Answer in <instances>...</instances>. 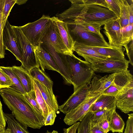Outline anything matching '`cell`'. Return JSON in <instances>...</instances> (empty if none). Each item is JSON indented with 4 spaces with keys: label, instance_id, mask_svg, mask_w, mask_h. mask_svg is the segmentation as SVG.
Listing matches in <instances>:
<instances>
[{
    "label": "cell",
    "instance_id": "obj_13",
    "mask_svg": "<svg viewBox=\"0 0 133 133\" xmlns=\"http://www.w3.org/2000/svg\"><path fill=\"white\" fill-rule=\"evenodd\" d=\"M35 53L36 66L41 68L44 72L45 69L57 72L60 74L59 69L52 57L42 46L33 48Z\"/></svg>",
    "mask_w": 133,
    "mask_h": 133
},
{
    "label": "cell",
    "instance_id": "obj_21",
    "mask_svg": "<svg viewBox=\"0 0 133 133\" xmlns=\"http://www.w3.org/2000/svg\"><path fill=\"white\" fill-rule=\"evenodd\" d=\"M116 108L115 97L101 94L92 104L89 112L104 109H116Z\"/></svg>",
    "mask_w": 133,
    "mask_h": 133
},
{
    "label": "cell",
    "instance_id": "obj_8",
    "mask_svg": "<svg viewBox=\"0 0 133 133\" xmlns=\"http://www.w3.org/2000/svg\"><path fill=\"white\" fill-rule=\"evenodd\" d=\"M101 94L93 97H88L76 107L65 114L63 121L71 125L78 121H81L87 114L93 103Z\"/></svg>",
    "mask_w": 133,
    "mask_h": 133
},
{
    "label": "cell",
    "instance_id": "obj_32",
    "mask_svg": "<svg viewBox=\"0 0 133 133\" xmlns=\"http://www.w3.org/2000/svg\"><path fill=\"white\" fill-rule=\"evenodd\" d=\"M92 112H88L79 122L77 128V133H88L90 127Z\"/></svg>",
    "mask_w": 133,
    "mask_h": 133
},
{
    "label": "cell",
    "instance_id": "obj_35",
    "mask_svg": "<svg viewBox=\"0 0 133 133\" xmlns=\"http://www.w3.org/2000/svg\"><path fill=\"white\" fill-rule=\"evenodd\" d=\"M77 19L86 31L99 35L102 34L100 31L101 26L100 24L88 23L80 19Z\"/></svg>",
    "mask_w": 133,
    "mask_h": 133
},
{
    "label": "cell",
    "instance_id": "obj_46",
    "mask_svg": "<svg viewBox=\"0 0 133 133\" xmlns=\"http://www.w3.org/2000/svg\"><path fill=\"white\" fill-rule=\"evenodd\" d=\"M127 8L129 14V24H133V4L132 3L129 4L128 3Z\"/></svg>",
    "mask_w": 133,
    "mask_h": 133
},
{
    "label": "cell",
    "instance_id": "obj_20",
    "mask_svg": "<svg viewBox=\"0 0 133 133\" xmlns=\"http://www.w3.org/2000/svg\"><path fill=\"white\" fill-rule=\"evenodd\" d=\"M34 81L37 86L42 95L46 105L48 112L51 110L56 112L58 110V105L57 98L54 94L53 91L36 80Z\"/></svg>",
    "mask_w": 133,
    "mask_h": 133
},
{
    "label": "cell",
    "instance_id": "obj_43",
    "mask_svg": "<svg viewBox=\"0 0 133 133\" xmlns=\"http://www.w3.org/2000/svg\"><path fill=\"white\" fill-rule=\"evenodd\" d=\"M88 133H105L101 128L98 124L91 123Z\"/></svg>",
    "mask_w": 133,
    "mask_h": 133
},
{
    "label": "cell",
    "instance_id": "obj_45",
    "mask_svg": "<svg viewBox=\"0 0 133 133\" xmlns=\"http://www.w3.org/2000/svg\"><path fill=\"white\" fill-rule=\"evenodd\" d=\"M79 122H77L68 128L63 129L64 133H76Z\"/></svg>",
    "mask_w": 133,
    "mask_h": 133
},
{
    "label": "cell",
    "instance_id": "obj_16",
    "mask_svg": "<svg viewBox=\"0 0 133 133\" xmlns=\"http://www.w3.org/2000/svg\"><path fill=\"white\" fill-rule=\"evenodd\" d=\"M114 78V73L99 78L94 76L90 82L88 90L89 97H95L101 94L112 84Z\"/></svg>",
    "mask_w": 133,
    "mask_h": 133
},
{
    "label": "cell",
    "instance_id": "obj_30",
    "mask_svg": "<svg viewBox=\"0 0 133 133\" xmlns=\"http://www.w3.org/2000/svg\"><path fill=\"white\" fill-rule=\"evenodd\" d=\"M133 24H129L122 28L121 30L122 39L121 44L122 46L128 44L133 40Z\"/></svg>",
    "mask_w": 133,
    "mask_h": 133
},
{
    "label": "cell",
    "instance_id": "obj_2",
    "mask_svg": "<svg viewBox=\"0 0 133 133\" xmlns=\"http://www.w3.org/2000/svg\"><path fill=\"white\" fill-rule=\"evenodd\" d=\"M71 69L72 77L71 84L74 87V91L79 87L89 83L94 77L95 71L90 63L82 60L74 54L66 55Z\"/></svg>",
    "mask_w": 133,
    "mask_h": 133
},
{
    "label": "cell",
    "instance_id": "obj_37",
    "mask_svg": "<svg viewBox=\"0 0 133 133\" xmlns=\"http://www.w3.org/2000/svg\"><path fill=\"white\" fill-rule=\"evenodd\" d=\"M14 83L8 75L0 68V89L10 88Z\"/></svg>",
    "mask_w": 133,
    "mask_h": 133
},
{
    "label": "cell",
    "instance_id": "obj_11",
    "mask_svg": "<svg viewBox=\"0 0 133 133\" xmlns=\"http://www.w3.org/2000/svg\"><path fill=\"white\" fill-rule=\"evenodd\" d=\"M116 107L122 112L133 111V81L120 91L116 97Z\"/></svg>",
    "mask_w": 133,
    "mask_h": 133
},
{
    "label": "cell",
    "instance_id": "obj_33",
    "mask_svg": "<svg viewBox=\"0 0 133 133\" xmlns=\"http://www.w3.org/2000/svg\"><path fill=\"white\" fill-rule=\"evenodd\" d=\"M23 95L37 112L39 115L43 116L42 111L37 101L34 89L30 91Z\"/></svg>",
    "mask_w": 133,
    "mask_h": 133
},
{
    "label": "cell",
    "instance_id": "obj_17",
    "mask_svg": "<svg viewBox=\"0 0 133 133\" xmlns=\"http://www.w3.org/2000/svg\"><path fill=\"white\" fill-rule=\"evenodd\" d=\"M74 51L79 56L83 57L85 61L91 64L99 63L102 62L107 58L100 55L91 49L89 46L75 42Z\"/></svg>",
    "mask_w": 133,
    "mask_h": 133
},
{
    "label": "cell",
    "instance_id": "obj_12",
    "mask_svg": "<svg viewBox=\"0 0 133 133\" xmlns=\"http://www.w3.org/2000/svg\"><path fill=\"white\" fill-rule=\"evenodd\" d=\"M129 63L125 58L118 60L107 59L101 63L91 64V66L95 72L114 73L128 69Z\"/></svg>",
    "mask_w": 133,
    "mask_h": 133
},
{
    "label": "cell",
    "instance_id": "obj_49",
    "mask_svg": "<svg viewBox=\"0 0 133 133\" xmlns=\"http://www.w3.org/2000/svg\"><path fill=\"white\" fill-rule=\"evenodd\" d=\"M5 127L0 125V133H5Z\"/></svg>",
    "mask_w": 133,
    "mask_h": 133
},
{
    "label": "cell",
    "instance_id": "obj_18",
    "mask_svg": "<svg viewBox=\"0 0 133 133\" xmlns=\"http://www.w3.org/2000/svg\"><path fill=\"white\" fill-rule=\"evenodd\" d=\"M51 18L52 22L57 27L65 45L70 51L73 53L75 42L70 34L66 23L56 17L54 16Z\"/></svg>",
    "mask_w": 133,
    "mask_h": 133
},
{
    "label": "cell",
    "instance_id": "obj_26",
    "mask_svg": "<svg viewBox=\"0 0 133 133\" xmlns=\"http://www.w3.org/2000/svg\"><path fill=\"white\" fill-rule=\"evenodd\" d=\"M109 131L113 133H122L125 123L121 116L114 110L109 121Z\"/></svg>",
    "mask_w": 133,
    "mask_h": 133
},
{
    "label": "cell",
    "instance_id": "obj_4",
    "mask_svg": "<svg viewBox=\"0 0 133 133\" xmlns=\"http://www.w3.org/2000/svg\"><path fill=\"white\" fill-rule=\"evenodd\" d=\"M51 22V17L43 15L37 20L20 27L33 48L42 45Z\"/></svg>",
    "mask_w": 133,
    "mask_h": 133
},
{
    "label": "cell",
    "instance_id": "obj_50",
    "mask_svg": "<svg viewBox=\"0 0 133 133\" xmlns=\"http://www.w3.org/2000/svg\"><path fill=\"white\" fill-rule=\"evenodd\" d=\"M46 133H58L57 131L54 130L51 132H48Z\"/></svg>",
    "mask_w": 133,
    "mask_h": 133
},
{
    "label": "cell",
    "instance_id": "obj_39",
    "mask_svg": "<svg viewBox=\"0 0 133 133\" xmlns=\"http://www.w3.org/2000/svg\"><path fill=\"white\" fill-rule=\"evenodd\" d=\"M126 50V54L129 59V61L131 65L133 66V40H131L128 44L123 46Z\"/></svg>",
    "mask_w": 133,
    "mask_h": 133
},
{
    "label": "cell",
    "instance_id": "obj_38",
    "mask_svg": "<svg viewBox=\"0 0 133 133\" xmlns=\"http://www.w3.org/2000/svg\"><path fill=\"white\" fill-rule=\"evenodd\" d=\"M108 9L113 12L117 17L119 16L120 11L121 0H105Z\"/></svg>",
    "mask_w": 133,
    "mask_h": 133
},
{
    "label": "cell",
    "instance_id": "obj_27",
    "mask_svg": "<svg viewBox=\"0 0 133 133\" xmlns=\"http://www.w3.org/2000/svg\"><path fill=\"white\" fill-rule=\"evenodd\" d=\"M0 68L8 75L14 83L13 85L10 88L22 94H25L19 79L13 71L12 67L0 66Z\"/></svg>",
    "mask_w": 133,
    "mask_h": 133
},
{
    "label": "cell",
    "instance_id": "obj_19",
    "mask_svg": "<svg viewBox=\"0 0 133 133\" xmlns=\"http://www.w3.org/2000/svg\"><path fill=\"white\" fill-rule=\"evenodd\" d=\"M89 46L100 55L109 59L118 60L125 58L124 52L125 49L123 46Z\"/></svg>",
    "mask_w": 133,
    "mask_h": 133
},
{
    "label": "cell",
    "instance_id": "obj_14",
    "mask_svg": "<svg viewBox=\"0 0 133 133\" xmlns=\"http://www.w3.org/2000/svg\"><path fill=\"white\" fill-rule=\"evenodd\" d=\"M44 38L47 39L49 41L51 46L57 52L70 56L74 54L67 48L65 45L57 27L52 21Z\"/></svg>",
    "mask_w": 133,
    "mask_h": 133
},
{
    "label": "cell",
    "instance_id": "obj_6",
    "mask_svg": "<svg viewBox=\"0 0 133 133\" xmlns=\"http://www.w3.org/2000/svg\"><path fill=\"white\" fill-rule=\"evenodd\" d=\"M85 4L87 10L83 20L86 22L98 24L102 26L117 18L113 12L105 7L94 4Z\"/></svg>",
    "mask_w": 133,
    "mask_h": 133
},
{
    "label": "cell",
    "instance_id": "obj_9",
    "mask_svg": "<svg viewBox=\"0 0 133 133\" xmlns=\"http://www.w3.org/2000/svg\"><path fill=\"white\" fill-rule=\"evenodd\" d=\"M89 83L84 84L78 88L63 104L58 106V110L66 114L88 98Z\"/></svg>",
    "mask_w": 133,
    "mask_h": 133
},
{
    "label": "cell",
    "instance_id": "obj_23",
    "mask_svg": "<svg viewBox=\"0 0 133 133\" xmlns=\"http://www.w3.org/2000/svg\"><path fill=\"white\" fill-rule=\"evenodd\" d=\"M114 74V78L111 85L114 86L119 91L133 81V76L128 69Z\"/></svg>",
    "mask_w": 133,
    "mask_h": 133
},
{
    "label": "cell",
    "instance_id": "obj_1",
    "mask_svg": "<svg viewBox=\"0 0 133 133\" xmlns=\"http://www.w3.org/2000/svg\"><path fill=\"white\" fill-rule=\"evenodd\" d=\"M4 103L15 119L27 129H40L44 125V117L38 114L23 95L9 88L0 90Z\"/></svg>",
    "mask_w": 133,
    "mask_h": 133
},
{
    "label": "cell",
    "instance_id": "obj_51",
    "mask_svg": "<svg viewBox=\"0 0 133 133\" xmlns=\"http://www.w3.org/2000/svg\"><path fill=\"white\" fill-rule=\"evenodd\" d=\"M1 89H0V90Z\"/></svg>",
    "mask_w": 133,
    "mask_h": 133
},
{
    "label": "cell",
    "instance_id": "obj_48",
    "mask_svg": "<svg viewBox=\"0 0 133 133\" xmlns=\"http://www.w3.org/2000/svg\"><path fill=\"white\" fill-rule=\"evenodd\" d=\"M27 0H16V3L18 5H21L26 3Z\"/></svg>",
    "mask_w": 133,
    "mask_h": 133
},
{
    "label": "cell",
    "instance_id": "obj_36",
    "mask_svg": "<svg viewBox=\"0 0 133 133\" xmlns=\"http://www.w3.org/2000/svg\"><path fill=\"white\" fill-rule=\"evenodd\" d=\"M5 0H0V58H4L5 49L3 41L2 10Z\"/></svg>",
    "mask_w": 133,
    "mask_h": 133
},
{
    "label": "cell",
    "instance_id": "obj_7",
    "mask_svg": "<svg viewBox=\"0 0 133 133\" xmlns=\"http://www.w3.org/2000/svg\"><path fill=\"white\" fill-rule=\"evenodd\" d=\"M42 44L45 45L46 48L45 49L52 57L65 83L71 84V81L72 77L71 71L70 64L66 58V55L56 52L49 41L45 38L43 39Z\"/></svg>",
    "mask_w": 133,
    "mask_h": 133
},
{
    "label": "cell",
    "instance_id": "obj_15",
    "mask_svg": "<svg viewBox=\"0 0 133 133\" xmlns=\"http://www.w3.org/2000/svg\"><path fill=\"white\" fill-rule=\"evenodd\" d=\"M104 25L103 32L108 38L110 46H122L121 44L122 28L117 18L109 21Z\"/></svg>",
    "mask_w": 133,
    "mask_h": 133
},
{
    "label": "cell",
    "instance_id": "obj_47",
    "mask_svg": "<svg viewBox=\"0 0 133 133\" xmlns=\"http://www.w3.org/2000/svg\"><path fill=\"white\" fill-rule=\"evenodd\" d=\"M2 106V104L0 100V125L5 127L6 122L3 111Z\"/></svg>",
    "mask_w": 133,
    "mask_h": 133
},
{
    "label": "cell",
    "instance_id": "obj_24",
    "mask_svg": "<svg viewBox=\"0 0 133 133\" xmlns=\"http://www.w3.org/2000/svg\"><path fill=\"white\" fill-rule=\"evenodd\" d=\"M29 72L33 79H35L53 91V82L44 72L41 70L39 67L36 66L31 69Z\"/></svg>",
    "mask_w": 133,
    "mask_h": 133
},
{
    "label": "cell",
    "instance_id": "obj_5",
    "mask_svg": "<svg viewBox=\"0 0 133 133\" xmlns=\"http://www.w3.org/2000/svg\"><path fill=\"white\" fill-rule=\"evenodd\" d=\"M21 51L22 61L21 66L29 71L36 66L35 56L33 47L19 26L12 25Z\"/></svg>",
    "mask_w": 133,
    "mask_h": 133
},
{
    "label": "cell",
    "instance_id": "obj_3",
    "mask_svg": "<svg viewBox=\"0 0 133 133\" xmlns=\"http://www.w3.org/2000/svg\"><path fill=\"white\" fill-rule=\"evenodd\" d=\"M75 42L89 46H110L102 34L99 35L86 31L77 19L64 21Z\"/></svg>",
    "mask_w": 133,
    "mask_h": 133
},
{
    "label": "cell",
    "instance_id": "obj_29",
    "mask_svg": "<svg viewBox=\"0 0 133 133\" xmlns=\"http://www.w3.org/2000/svg\"><path fill=\"white\" fill-rule=\"evenodd\" d=\"M116 109H104L92 112L91 122L98 124L102 121L108 119L109 121L113 112Z\"/></svg>",
    "mask_w": 133,
    "mask_h": 133
},
{
    "label": "cell",
    "instance_id": "obj_44",
    "mask_svg": "<svg viewBox=\"0 0 133 133\" xmlns=\"http://www.w3.org/2000/svg\"><path fill=\"white\" fill-rule=\"evenodd\" d=\"M101 129L105 133H107L109 130V121L106 119L98 123Z\"/></svg>",
    "mask_w": 133,
    "mask_h": 133
},
{
    "label": "cell",
    "instance_id": "obj_10",
    "mask_svg": "<svg viewBox=\"0 0 133 133\" xmlns=\"http://www.w3.org/2000/svg\"><path fill=\"white\" fill-rule=\"evenodd\" d=\"M3 41L5 49L11 52L15 56L16 60L22 63V54L12 25L9 23L8 19L3 29Z\"/></svg>",
    "mask_w": 133,
    "mask_h": 133
},
{
    "label": "cell",
    "instance_id": "obj_22",
    "mask_svg": "<svg viewBox=\"0 0 133 133\" xmlns=\"http://www.w3.org/2000/svg\"><path fill=\"white\" fill-rule=\"evenodd\" d=\"M12 69L19 79L26 93L34 89V80L29 71L21 66L15 65L12 67Z\"/></svg>",
    "mask_w": 133,
    "mask_h": 133
},
{
    "label": "cell",
    "instance_id": "obj_28",
    "mask_svg": "<svg viewBox=\"0 0 133 133\" xmlns=\"http://www.w3.org/2000/svg\"><path fill=\"white\" fill-rule=\"evenodd\" d=\"M128 3L126 0H121L120 12L117 18L122 28L129 24V14L127 6Z\"/></svg>",
    "mask_w": 133,
    "mask_h": 133
},
{
    "label": "cell",
    "instance_id": "obj_31",
    "mask_svg": "<svg viewBox=\"0 0 133 133\" xmlns=\"http://www.w3.org/2000/svg\"><path fill=\"white\" fill-rule=\"evenodd\" d=\"M34 87L37 102L42 110V115L45 120L48 113L46 105L37 86L34 81Z\"/></svg>",
    "mask_w": 133,
    "mask_h": 133
},
{
    "label": "cell",
    "instance_id": "obj_34",
    "mask_svg": "<svg viewBox=\"0 0 133 133\" xmlns=\"http://www.w3.org/2000/svg\"><path fill=\"white\" fill-rule=\"evenodd\" d=\"M16 0H5L2 10V25L3 29L12 8L16 3Z\"/></svg>",
    "mask_w": 133,
    "mask_h": 133
},
{
    "label": "cell",
    "instance_id": "obj_41",
    "mask_svg": "<svg viewBox=\"0 0 133 133\" xmlns=\"http://www.w3.org/2000/svg\"><path fill=\"white\" fill-rule=\"evenodd\" d=\"M56 113L55 111L53 110L48 112L44 121V125H51L54 124L56 117Z\"/></svg>",
    "mask_w": 133,
    "mask_h": 133
},
{
    "label": "cell",
    "instance_id": "obj_25",
    "mask_svg": "<svg viewBox=\"0 0 133 133\" xmlns=\"http://www.w3.org/2000/svg\"><path fill=\"white\" fill-rule=\"evenodd\" d=\"M4 115L7 124V128L9 129L10 133H30L16 120L12 114L4 113Z\"/></svg>",
    "mask_w": 133,
    "mask_h": 133
},
{
    "label": "cell",
    "instance_id": "obj_42",
    "mask_svg": "<svg viewBox=\"0 0 133 133\" xmlns=\"http://www.w3.org/2000/svg\"><path fill=\"white\" fill-rule=\"evenodd\" d=\"M86 4H94L100 5L108 8L105 0H84Z\"/></svg>",
    "mask_w": 133,
    "mask_h": 133
},
{
    "label": "cell",
    "instance_id": "obj_40",
    "mask_svg": "<svg viewBox=\"0 0 133 133\" xmlns=\"http://www.w3.org/2000/svg\"><path fill=\"white\" fill-rule=\"evenodd\" d=\"M128 116L124 133H133V114H128Z\"/></svg>",
    "mask_w": 133,
    "mask_h": 133
}]
</instances>
